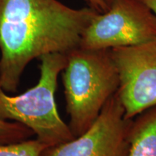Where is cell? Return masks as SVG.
<instances>
[{
	"instance_id": "5b68a950",
	"label": "cell",
	"mask_w": 156,
	"mask_h": 156,
	"mask_svg": "<svg viewBox=\"0 0 156 156\" xmlns=\"http://www.w3.org/2000/svg\"><path fill=\"white\" fill-rule=\"evenodd\" d=\"M119 76L117 95L126 119L156 106V41L109 49Z\"/></svg>"
},
{
	"instance_id": "8fae6325",
	"label": "cell",
	"mask_w": 156,
	"mask_h": 156,
	"mask_svg": "<svg viewBox=\"0 0 156 156\" xmlns=\"http://www.w3.org/2000/svg\"><path fill=\"white\" fill-rule=\"evenodd\" d=\"M146 5L156 15V0H140Z\"/></svg>"
},
{
	"instance_id": "3957f363",
	"label": "cell",
	"mask_w": 156,
	"mask_h": 156,
	"mask_svg": "<svg viewBox=\"0 0 156 156\" xmlns=\"http://www.w3.org/2000/svg\"><path fill=\"white\" fill-rule=\"evenodd\" d=\"M39 58L40 76L35 86L20 95H9L0 85V119L23 124L50 147L75 138L55 102L58 77L67 66V55L51 53Z\"/></svg>"
},
{
	"instance_id": "30bf717a",
	"label": "cell",
	"mask_w": 156,
	"mask_h": 156,
	"mask_svg": "<svg viewBox=\"0 0 156 156\" xmlns=\"http://www.w3.org/2000/svg\"><path fill=\"white\" fill-rule=\"evenodd\" d=\"M89 4V7L95 9L98 13H103L108 9V6L103 0H86Z\"/></svg>"
},
{
	"instance_id": "6da1fadb",
	"label": "cell",
	"mask_w": 156,
	"mask_h": 156,
	"mask_svg": "<svg viewBox=\"0 0 156 156\" xmlns=\"http://www.w3.org/2000/svg\"><path fill=\"white\" fill-rule=\"evenodd\" d=\"M98 14L74 9L58 0H0V85L16 92L34 59L79 47L82 36Z\"/></svg>"
},
{
	"instance_id": "9c48e42d",
	"label": "cell",
	"mask_w": 156,
	"mask_h": 156,
	"mask_svg": "<svg viewBox=\"0 0 156 156\" xmlns=\"http://www.w3.org/2000/svg\"><path fill=\"white\" fill-rule=\"evenodd\" d=\"M32 130L18 122L0 119V145L16 143L30 139Z\"/></svg>"
},
{
	"instance_id": "ba28073f",
	"label": "cell",
	"mask_w": 156,
	"mask_h": 156,
	"mask_svg": "<svg viewBox=\"0 0 156 156\" xmlns=\"http://www.w3.org/2000/svg\"><path fill=\"white\" fill-rule=\"evenodd\" d=\"M48 147L36 139L0 145V156H41Z\"/></svg>"
},
{
	"instance_id": "8992f818",
	"label": "cell",
	"mask_w": 156,
	"mask_h": 156,
	"mask_svg": "<svg viewBox=\"0 0 156 156\" xmlns=\"http://www.w3.org/2000/svg\"><path fill=\"white\" fill-rule=\"evenodd\" d=\"M132 119H126L117 93L85 133L47 147L41 156H128Z\"/></svg>"
},
{
	"instance_id": "7c38bea8",
	"label": "cell",
	"mask_w": 156,
	"mask_h": 156,
	"mask_svg": "<svg viewBox=\"0 0 156 156\" xmlns=\"http://www.w3.org/2000/svg\"><path fill=\"white\" fill-rule=\"evenodd\" d=\"M103 1H104L105 2H106V3L107 4V5H108V7H109V5H110V4L112 2L113 0H103Z\"/></svg>"
},
{
	"instance_id": "52a82bcc",
	"label": "cell",
	"mask_w": 156,
	"mask_h": 156,
	"mask_svg": "<svg viewBox=\"0 0 156 156\" xmlns=\"http://www.w3.org/2000/svg\"><path fill=\"white\" fill-rule=\"evenodd\" d=\"M128 156H156V106L132 119Z\"/></svg>"
},
{
	"instance_id": "277c9868",
	"label": "cell",
	"mask_w": 156,
	"mask_h": 156,
	"mask_svg": "<svg viewBox=\"0 0 156 156\" xmlns=\"http://www.w3.org/2000/svg\"><path fill=\"white\" fill-rule=\"evenodd\" d=\"M156 41V15L140 0H113L82 36L79 47L109 50Z\"/></svg>"
},
{
	"instance_id": "7a4b0ae2",
	"label": "cell",
	"mask_w": 156,
	"mask_h": 156,
	"mask_svg": "<svg viewBox=\"0 0 156 156\" xmlns=\"http://www.w3.org/2000/svg\"><path fill=\"white\" fill-rule=\"evenodd\" d=\"M67 55L62 71L69 126L75 137L94 124L119 88V76L109 50L77 47Z\"/></svg>"
}]
</instances>
